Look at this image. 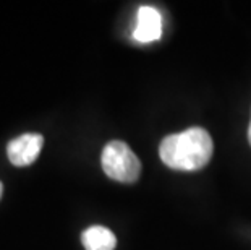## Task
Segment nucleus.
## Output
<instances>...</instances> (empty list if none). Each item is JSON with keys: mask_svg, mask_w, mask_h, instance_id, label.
Returning a JSON list of instances; mask_svg holds the SVG:
<instances>
[{"mask_svg": "<svg viewBox=\"0 0 251 250\" xmlns=\"http://www.w3.org/2000/svg\"><path fill=\"white\" fill-rule=\"evenodd\" d=\"M212 151V138L201 127L167 135L159 146L162 163L177 171H200L211 161Z\"/></svg>", "mask_w": 251, "mask_h": 250, "instance_id": "f257e3e1", "label": "nucleus"}, {"mask_svg": "<svg viewBox=\"0 0 251 250\" xmlns=\"http://www.w3.org/2000/svg\"><path fill=\"white\" fill-rule=\"evenodd\" d=\"M100 164L107 177L122 184L136 182L141 174V163L130 146L124 141L114 140L104 146Z\"/></svg>", "mask_w": 251, "mask_h": 250, "instance_id": "f03ea898", "label": "nucleus"}, {"mask_svg": "<svg viewBox=\"0 0 251 250\" xmlns=\"http://www.w3.org/2000/svg\"><path fill=\"white\" fill-rule=\"evenodd\" d=\"M44 138L39 134H25L13 138L7 146V156L15 166H29L41 154Z\"/></svg>", "mask_w": 251, "mask_h": 250, "instance_id": "7ed1b4c3", "label": "nucleus"}, {"mask_svg": "<svg viewBox=\"0 0 251 250\" xmlns=\"http://www.w3.org/2000/svg\"><path fill=\"white\" fill-rule=\"evenodd\" d=\"M162 36V17L154 7L143 5L136 13V26L133 29V39L146 44L161 39Z\"/></svg>", "mask_w": 251, "mask_h": 250, "instance_id": "20e7f679", "label": "nucleus"}, {"mask_svg": "<svg viewBox=\"0 0 251 250\" xmlns=\"http://www.w3.org/2000/svg\"><path fill=\"white\" fill-rule=\"evenodd\" d=\"M81 242L86 250H114L117 237L104 226H91L81 234Z\"/></svg>", "mask_w": 251, "mask_h": 250, "instance_id": "39448f33", "label": "nucleus"}, {"mask_svg": "<svg viewBox=\"0 0 251 250\" xmlns=\"http://www.w3.org/2000/svg\"><path fill=\"white\" fill-rule=\"evenodd\" d=\"M248 141H250V145H251V124L248 127Z\"/></svg>", "mask_w": 251, "mask_h": 250, "instance_id": "423d86ee", "label": "nucleus"}, {"mask_svg": "<svg viewBox=\"0 0 251 250\" xmlns=\"http://www.w3.org/2000/svg\"><path fill=\"white\" fill-rule=\"evenodd\" d=\"M2 195H3V185L0 182V198H2Z\"/></svg>", "mask_w": 251, "mask_h": 250, "instance_id": "0eeeda50", "label": "nucleus"}]
</instances>
